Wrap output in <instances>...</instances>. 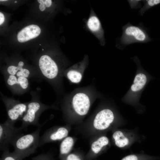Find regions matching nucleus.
Masks as SVG:
<instances>
[{"label":"nucleus","mask_w":160,"mask_h":160,"mask_svg":"<svg viewBox=\"0 0 160 160\" xmlns=\"http://www.w3.org/2000/svg\"><path fill=\"white\" fill-rule=\"evenodd\" d=\"M42 125L33 132L19 136L12 142L14 150L13 152L20 158L23 159L35 153L39 147V133Z\"/></svg>","instance_id":"nucleus-1"},{"label":"nucleus","mask_w":160,"mask_h":160,"mask_svg":"<svg viewBox=\"0 0 160 160\" xmlns=\"http://www.w3.org/2000/svg\"><path fill=\"white\" fill-rule=\"evenodd\" d=\"M122 29L121 42L123 45L136 42L146 43L152 40L145 29L140 26H134L128 23Z\"/></svg>","instance_id":"nucleus-2"},{"label":"nucleus","mask_w":160,"mask_h":160,"mask_svg":"<svg viewBox=\"0 0 160 160\" xmlns=\"http://www.w3.org/2000/svg\"><path fill=\"white\" fill-rule=\"evenodd\" d=\"M23 129L16 127L7 121L0 124V149L3 151L9 150V144L19 136L23 134Z\"/></svg>","instance_id":"nucleus-3"},{"label":"nucleus","mask_w":160,"mask_h":160,"mask_svg":"<svg viewBox=\"0 0 160 160\" xmlns=\"http://www.w3.org/2000/svg\"><path fill=\"white\" fill-rule=\"evenodd\" d=\"M47 108L36 101H33L27 104L26 112L20 121H22L20 127L23 129L30 125L36 126L38 127L42 125L39 122V116L42 111Z\"/></svg>","instance_id":"nucleus-4"},{"label":"nucleus","mask_w":160,"mask_h":160,"mask_svg":"<svg viewBox=\"0 0 160 160\" xmlns=\"http://www.w3.org/2000/svg\"><path fill=\"white\" fill-rule=\"evenodd\" d=\"M6 104L8 117L7 121L15 125L17 121L21 120L25 113L28 104L12 101Z\"/></svg>","instance_id":"nucleus-5"},{"label":"nucleus","mask_w":160,"mask_h":160,"mask_svg":"<svg viewBox=\"0 0 160 160\" xmlns=\"http://www.w3.org/2000/svg\"><path fill=\"white\" fill-rule=\"evenodd\" d=\"M68 133V128L61 126L52 128L46 130L40 138L39 146L47 143L63 140Z\"/></svg>","instance_id":"nucleus-6"},{"label":"nucleus","mask_w":160,"mask_h":160,"mask_svg":"<svg viewBox=\"0 0 160 160\" xmlns=\"http://www.w3.org/2000/svg\"><path fill=\"white\" fill-rule=\"evenodd\" d=\"M39 66L43 75L48 79H54L58 74V69L57 64L47 55L41 56L39 61Z\"/></svg>","instance_id":"nucleus-7"},{"label":"nucleus","mask_w":160,"mask_h":160,"mask_svg":"<svg viewBox=\"0 0 160 160\" xmlns=\"http://www.w3.org/2000/svg\"><path fill=\"white\" fill-rule=\"evenodd\" d=\"M114 119L113 112L109 109H104L99 111L95 116L93 126L97 130H105L110 126Z\"/></svg>","instance_id":"nucleus-8"},{"label":"nucleus","mask_w":160,"mask_h":160,"mask_svg":"<svg viewBox=\"0 0 160 160\" xmlns=\"http://www.w3.org/2000/svg\"><path fill=\"white\" fill-rule=\"evenodd\" d=\"M89 99L85 94L79 92L73 97L72 105L74 110L78 115L84 116L88 112L90 106Z\"/></svg>","instance_id":"nucleus-9"},{"label":"nucleus","mask_w":160,"mask_h":160,"mask_svg":"<svg viewBox=\"0 0 160 160\" xmlns=\"http://www.w3.org/2000/svg\"><path fill=\"white\" fill-rule=\"evenodd\" d=\"M40 27L36 25L27 26L21 30L17 35L19 42H24L38 36L41 33Z\"/></svg>","instance_id":"nucleus-10"},{"label":"nucleus","mask_w":160,"mask_h":160,"mask_svg":"<svg viewBox=\"0 0 160 160\" xmlns=\"http://www.w3.org/2000/svg\"><path fill=\"white\" fill-rule=\"evenodd\" d=\"M73 143V139L71 137H67L63 139L60 146V157L63 158L68 154L72 148Z\"/></svg>","instance_id":"nucleus-11"},{"label":"nucleus","mask_w":160,"mask_h":160,"mask_svg":"<svg viewBox=\"0 0 160 160\" xmlns=\"http://www.w3.org/2000/svg\"><path fill=\"white\" fill-rule=\"evenodd\" d=\"M147 81L146 76L143 73H139L135 76L131 89L133 92L139 91L144 87Z\"/></svg>","instance_id":"nucleus-12"},{"label":"nucleus","mask_w":160,"mask_h":160,"mask_svg":"<svg viewBox=\"0 0 160 160\" xmlns=\"http://www.w3.org/2000/svg\"><path fill=\"white\" fill-rule=\"evenodd\" d=\"M108 138L105 136L100 137L92 144L91 148L92 151L95 154L99 153L103 148L109 143Z\"/></svg>","instance_id":"nucleus-13"},{"label":"nucleus","mask_w":160,"mask_h":160,"mask_svg":"<svg viewBox=\"0 0 160 160\" xmlns=\"http://www.w3.org/2000/svg\"><path fill=\"white\" fill-rule=\"evenodd\" d=\"M113 137L116 145L118 147H124L129 144V139L121 131L118 130L115 132L113 134Z\"/></svg>","instance_id":"nucleus-14"},{"label":"nucleus","mask_w":160,"mask_h":160,"mask_svg":"<svg viewBox=\"0 0 160 160\" xmlns=\"http://www.w3.org/2000/svg\"><path fill=\"white\" fill-rule=\"evenodd\" d=\"M160 159V157L143 155L130 154L126 156L121 160H154Z\"/></svg>","instance_id":"nucleus-15"},{"label":"nucleus","mask_w":160,"mask_h":160,"mask_svg":"<svg viewBox=\"0 0 160 160\" xmlns=\"http://www.w3.org/2000/svg\"><path fill=\"white\" fill-rule=\"evenodd\" d=\"M87 24L89 28L93 31H98L100 28V22L98 19L95 16H92L89 18Z\"/></svg>","instance_id":"nucleus-16"},{"label":"nucleus","mask_w":160,"mask_h":160,"mask_svg":"<svg viewBox=\"0 0 160 160\" xmlns=\"http://www.w3.org/2000/svg\"><path fill=\"white\" fill-rule=\"evenodd\" d=\"M143 2L144 5L139 11V14L141 15L149 9L160 4V0H147Z\"/></svg>","instance_id":"nucleus-17"},{"label":"nucleus","mask_w":160,"mask_h":160,"mask_svg":"<svg viewBox=\"0 0 160 160\" xmlns=\"http://www.w3.org/2000/svg\"><path fill=\"white\" fill-rule=\"evenodd\" d=\"M67 75L68 79L74 83H78L80 82L82 77L81 74L80 72L75 70L68 71Z\"/></svg>","instance_id":"nucleus-18"},{"label":"nucleus","mask_w":160,"mask_h":160,"mask_svg":"<svg viewBox=\"0 0 160 160\" xmlns=\"http://www.w3.org/2000/svg\"><path fill=\"white\" fill-rule=\"evenodd\" d=\"M0 160H23V159L18 157L13 152H10L9 150H7L3 151Z\"/></svg>","instance_id":"nucleus-19"},{"label":"nucleus","mask_w":160,"mask_h":160,"mask_svg":"<svg viewBox=\"0 0 160 160\" xmlns=\"http://www.w3.org/2000/svg\"><path fill=\"white\" fill-rule=\"evenodd\" d=\"M24 65V63L21 61L19 62L17 66L10 65L7 68V72L10 75H15L19 71L23 68Z\"/></svg>","instance_id":"nucleus-20"},{"label":"nucleus","mask_w":160,"mask_h":160,"mask_svg":"<svg viewBox=\"0 0 160 160\" xmlns=\"http://www.w3.org/2000/svg\"><path fill=\"white\" fill-rule=\"evenodd\" d=\"M32 160H54L51 155L49 153L41 154L34 157Z\"/></svg>","instance_id":"nucleus-21"},{"label":"nucleus","mask_w":160,"mask_h":160,"mask_svg":"<svg viewBox=\"0 0 160 160\" xmlns=\"http://www.w3.org/2000/svg\"><path fill=\"white\" fill-rule=\"evenodd\" d=\"M18 84L23 89L27 88L28 85V81L26 78L20 77L17 78Z\"/></svg>","instance_id":"nucleus-22"},{"label":"nucleus","mask_w":160,"mask_h":160,"mask_svg":"<svg viewBox=\"0 0 160 160\" xmlns=\"http://www.w3.org/2000/svg\"><path fill=\"white\" fill-rule=\"evenodd\" d=\"M29 71L25 68H23L21 70L19 71L16 74L17 77H23L27 78L30 74Z\"/></svg>","instance_id":"nucleus-23"},{"label":"nucleus","mask_w":160,"mask_h":160,"mask_svg":"<svg viewBox=\"0 0 160 160\" xmlns=\"http://www.w3.org/2000/svg\"><path fill=\"white\" fill-rule=\"evenodd\" d=\"M7 82L10 86H13L15 84H18L17 78L15 75H10L7 79Z\"/></svg>","instance_id":"nucleus-24"},{"label":"nucleus","mask_w":160,"mask_h":160,"mask_svg":"<svg viewBox=\"0 0 160 160\" xmlns=\"http://www.w3.org/2000/svg\"><path fill=\"white\" fill-rule=\"evenodd\" d=\"M62 160H81L77 155L73 153L68 154L63 158Z\"/></svg>","instance_id":"nucleus-25"},{"label":"nucleus","mask_w":160,"mask_h":160,"mask_svg":"<svg viewBox=\"0 0 160 160\" xmlns=\"http://www.w3.org/2000/svg\"><path fill=\"white\" fill-rule=\"evenodd\" d=\"M141 0H128L130 7L132 9H135L140 7Z\"/></svg>","instance_id":"nucleus-26"},{"label":"nucleus","mask_w":160,"mask_h":160,"mask_svg":"<svg viewBox=\"0 0 160 160\" xmlns=\"http://www.w3.org/2000/svg\"><path fill=\"white\" fill-rule=\"evenodd\" d=\"M4 14L1 12H0V25H1L4 22Z\"/></svg>","instance_id":"nucleus-27"},{"label":"nucleus","mask_w":160,"mask_h":160,"mask_svg":"<svg viewBox=\"0 0 160 160\" xmlns=\"http://www.w3.org/2000/svg\"><path fill=\"white\" fill-rule=\"evenodd\" d=\"M52 3V0H46V1L45 3V5L46 7H49L51 5Z\"/></svg>","instance_id":"nucleus-28"},{"label":"nucleus","mask_w":160,"mask_h":160,"mask_svg":"<svg viewBox=\"0 0 160 160\" xmlns=\"http://www.w3.org/2000/svg\"><path fill=\"white\" fill-rule=\"evenodd\" d=\"M39 7L40 10L41 11L44 10L46 8L45 4H40L39 5Z\"/></svg>","instance_id":"nucleus-29"},{"label":"nucleus","mask_w":160,"mask_h":160,"mask_svg":"<svg viewBox=\"0 0 160 160\" xmlns=\"http://www.w3.org/2000/svg\"><path fill=\"white\" fill-rule=\"evenodd\" d=\"M38 2L40 4H45V3L46 1V0H38Z\"/></svg>","instance_id":"nucleus-30"},{"label":"nucleus","mask_w":160,"mask_h":160,"mask_svg":"<svg viewBox=\"0 0 160 160\" xmlns=\"http://www.w3.org/2000/svg\"><path fill=\"white\" fill-rule=\"evenodd\" d=\"M7 0H0V1H7Z\"/></svg>","instance_id":"nucleus-31"},{"label":"nucleus","mask_w":160,"mask_h":160,"mask_svg":"<svg viewBox=\"0 0 160 160\" xmlns=\"http://www.w3.org/2000/svg\"><path fill=\"white\" fill-rule=\"evenodd\" d=\"M17 1H15V3H17Z\"/></svg>","instance_id":"nucleus-32"},{"label":"nucleus","mask_w":160,"mask_h":160,"mask_svg":"<svg viewBox=\"0 0 160 160\" xmlns=\"http://www.w3.org/2000/svg\"><path fill=\"white\" fill-rule=\"evenodd\" d=\"M42 50H44V49H42Z\"/></svg>","instance_id":"nucleus-33"},{"label":"nucleus","mask_w":160,"mask_h":160,"mask_svg":"<svg viewBox=\"0 0 160 160\" xmlns=\"http://www.w3.org/2000/svg\"><path fill=\"white\" fill-rule=\"evenodd\" d=\"M39 45H41V44H39Z\"/></svg>","instance_id":"nucleus-34"}]
</instances>
